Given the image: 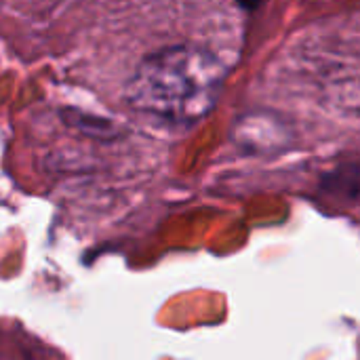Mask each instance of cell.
Here are the masks:
<instances>
[{
  "instance_id": "1",
  "label": "cell",
  "mask_w": 360,
  "mask_h": 360,
  "mask_svg": "<svg viewBox=\"0 0 360 360\" xmlns=\"http://www.w3.org/2000/svg\"><path fill=\"white\" fill-rule=\"evenodd\" d=\"M224 61L198 44H173L146 55L124 84V103L173 124L207 118L224 91Z\"/></svg>"
},
{
  "instance_id": "2",
  "label": "cell",
  "mask_w": 360,
  "mask_h": 360,
  "mask_svg": "<svg viewBox=\"0 0 360 360\" xmlns=\"http://www.w3.org/2000/svg\"><path fill=\"white\" fill-rule=\"evenodd\" d=\"M293 131L272 112H249L234 120L232 141L249 154H270L285 150Z\"/></svg>"
},
{
  "instance_id": "3",
  "label": "cell",
  "mask_w": 360,
  "mask_h": 360,
  "mask_svg": "<svg viewBox=\"0 0 360 360\" xmlns=\"http://www.w3.org/2000/svg\"><path fill=\"white\" fill-rule=\"evenodd\" d=\"M323 190L346 200H359L360 198V167L348 165L338 167L333 173H329L323 179Z\"/></svg>"
}]
</instances>
